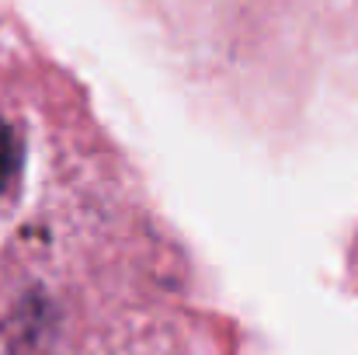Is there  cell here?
Returning a JSON list of instances; mask_svg holds the SVG:
<instances>
[{
  "instance_id": "1",
  "label": "cell",
  "mask_w": 358,
  "mask_h": 355,
  "mask_svg": "<svg viewBox=\"0 0 358 355\" xmlns=\"http://www.w3.org/2000/svg\"><path fill=\"white\" fill-rule=\"evenodd\" d=\"M17 160H21L17 132L0 118V195H3V188L10 185V178H14V171H17Z\"/></svg>"
}]
</instances>
